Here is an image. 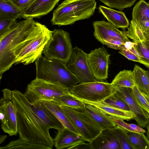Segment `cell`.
Wrapping results in <instances>:
<instances>
[{
    "instance_id": "484cf974",
    "label": "cell",
    "mask_w": 149,
    "mask_h": 149,
    "mask_svg": "<svg viewBox=\"0 0 149 149\" xmlns=\"http://www.w3.org/2000/svg\"><path fill=\"white\" fill-rule=\"evenodd\" d=\"M124 32L128 38L136 43L147 39L143 29L133 19L131 20L129 27L127 28V31L124 30Z\"/></svg>"
},
{
    "instance_id": "b9f144b4",
    "label": "cell",
    "mask_w": 149,
    "mask_h": 149,
    "mask_svg": "<svg viewBox=\"0 0 149 149\" xmlns=\"http://www.w3.org/2000/svg\"><path fill=\"white\" fill-rule=\"evenodd\" d=\"M7 135H2L0 136V143L1 144L3 143L7 138Z\"/></svg>"
},
{
    "instance_id": "74e56055",
    "label": "cell",
    "mask_w": 149,
    "mask_h": 149,
    "mask_svg": "<svg viewBox=\"0 0 149 149\" xmlns=\"http://www.w3.org/2000/svg\"><path fill=\"white\" fill-rule=\"evenodd\" d=\"M125 42L118 39H110L105 42V45L108 47L116 50H121L125 49Z\"/></svg>"
},
{
    "instance_id": "4dcf8cb0",
    "label": "cell",
    "mask_w": 149,
    "mask_h": 149,
    "mask_svg": "<svg viewBox=\"0 0 149 149\" xmlns=\"http://www.w3.org/2000/svg\"><path fill=\"white\" fill-rule=\"evenodd\" d=\"M118 52L129 60L140 63L149 68V64L146 61L134 47L130 50L124 49L119 50Z\"/></svg>"
},
{
    "instance_id": "bcb514c9",
    "label": "cell",
    "mask_w": 149,
    "mask_h": 149,
    "mask_svg": "<svg viewBox=\"0 0 149 149\" xmlns=\"http://www.w3.org/2000/svg\"><path fill=\"white\" fill-rule=\"evenodd\" d=\"M3 0V1H10V0Z\"/></svg>"
},
{
    "instance_id": "5b68a950",
    "label": "cell",
    "mask_w": 149,
    "mask_h": 149,
    "mask_svg": "<svg viewBox=\"0 0 149 149\" xmlns=\"http://www.w3.org/2000/svg\"><path fill=\"white\" fill-rule=\"evenodd\" d=\"M69 89L58 83H52L36 78L29 84L24 94L31 104L41 100L52 101L70 95Z\"/></svg>"
},
{
    "instance_id": "60d3db41",
    "label": "cell",
    "mask_w": 149,
    "mask_h": 149,
    "mask_svg": "<svg viewBox=\"0 0 149 149\" xmlns=\"http://www.w3.org/2000/svg\"><path fill=\"white\" fill-rule=\"evenodd\" d=\"M136 44V43L133 42H132L130 41H126L124 44L125 49L128 50H130L134 47Z\"/></svg>"
},
{
    "instance_id": "6da1fadb",
    "label": "cell",
    "mask_w": 149,
    "mask_h": 149,
    "mask_svg": "<svg viewBox=\"0 0 149 149\" xmlns=\"http://www.w3.org/2000/svg\"><path fill=\"white\" fill-rule=\"evenodd\" d=\"M12 94L19 138L52 149L54 141L49 130H60L62 123L40 101L31 104L24 94L16 90L12 91Z\"/></svg>"
},
{
    "instance_id": "4fadbf2b",
    "label": "cell",
    "mask_w": 149,
    "mask_h": 149,
    "mask_svg": "<svg viewBox=\"0 0 149 149\" xmlns=\"http://www.w3.org/2000/svg\"><path fill=\"white\" fill-rule=\"evenodd\" d=\"M115 94L124 100L128 106L130 111L134 115L133 119L141 127H146L149 118L143 108L139 104L133 91V88L120 87L115 88Z\"/></svg>"
},
{
    "instance_id": "cb8c5ba5",
    "label": "cell",
    "mask_w": 149,
    "mask_h": 149,
    "mask_svg": "<svg viewBox=\"0 0 149 149\" xmlns=\"http://www.w3.org/2000/svg\"><path fill=\"white\" fill-rule=\"evenodd\" d=\"M132 19L139 25L149 20V4L144 0H140L136 4L133 9Z\"/></svg>"
},
{
    "instance_id": "8fae6325",
    "label": "cell",
    "mask_w": 149,
    "mask_h": 149,
    "mask_svg": "<svg viewBox=\"0 0 149 149\" xmlns=\"http://www.w3.org/2000/svg\"><path fill=\"white\" fill-rule=\"evenodd\" d=\"M66 66L68 69L79 79L81 83L97 81L94 77L90 69L87 54L77 47L73 48L70 58Z\"/></svg>"
},
{
    "instance_id": "7bdbcfd3",
    "label": "cell",
    "mask_w": 149,
    "mask_h": 149,
    "mask_svg": "<svg viewBox=\"0 0 149 149\" xmlns=\"http://www.w3.org/2000/svg\"><path fill=\"white\" fill-rule=\"evenodd\" d=\"M143 29L146 38L149 40V30Z\"/></svg>"
},
{
    "instance_id": "603a6c76",
    "label": "cell",
    "mask_w": 149,
    "mask_h": 149,
    "mask_svg": "<svg viewBox=\"0 0 149 149\" xmlns=\"http://www.w3.org/2000/svg\"><path fill=\"white\" fill-rule=\"evenodd\" d=\"M111 84L115 89L122 87L133 88L136 85L132 71L125 70L118 73Z\"/></svg>"
},
{
    "instance_id": "d4e9b609",
    "label": "cell",
    "mask_w": 149,
    "mask_h": 149,
    "mask_svg": "<svg viewBox=\"0 0 149 149\" xmlns=\"http://www.w3.org/2000/svg\"><path fill=\"white\" fill-rule=\"evenodd\" d=\"M22 16L20 9L11 1L0 0V20Z\"/></svg>"
},
{
    "instance_id": "7a4b0ae2",
    "label": "cell",
    "mask_w": 149,
    "mask_h": 149,
    "mask_svg": "<svg viewBox=\"0 0 149 149\" xmlns=\"http://www.w3.org/2000/svg\"><path fill=\"white\" fill-rule=\"evenodd\" d=\"M43 24L32 17L16 22L0 35V79L15 64L16 56L24 45L36 37Z\"/></svg>"
},
{
    "instance_id": "1f68e13d",
    "label": "cell",
    "mask_w": 149,
    "mask_h": 149,
    "mask_svg": "<svg viewBox=\"0 0 149 149\" xmlns=\"http://www.w3.org/2000/svg\"><path fill=\"white\" fill-rule=\"evenodd\" d=\"M110 8H115L122 11L131 7L136 0H98Z\"/></svg>"
},
{
    "instance_id": "d590c367",
    "label": "cell",
    "mask_w": 149,
    "mask_h": 149,
    "mask_svg": "<svg viewBox=\"0 0 149 149\" xmlns=\"http://www.w3.org/2000/svg\"><path fill=\"white\" fill-rule=\"evenodd\" d=\"M134 47L146 61L149 64V40L137 43Z\"/></svg>"
},
{
    "instance_id": "d6986e66",
    "label": "cell",
    "mask_w": 149,
    "mask_h": 149,
    "mask_svg": "<svg viewBox=\"0 0 149 149\" xmlns=\"http://www.w3.org/2000/svg\"><path fill=\"white\" fill-rule=\"evenodd\" d=\"M86 104L97 107L104 113L110 117L116 119L129 120L133 119L134 115L131 111L123 110L111 107L102 101L92 102L80 100Z\"/></svg>"
},
{
    "instance_id": "3957f363",
    "label": "cell",
    "mask_w": 149,
    "mask_h": 149,
    "mask_svg": "<svg viewBox=\"0 0 149 149\" xmlns=\"http://www.w3.org/2000/svg\"><path fill=\"white\" fill-rule=\"evenodd\" d=\"M36 78L52 83H58L69 89L81 83L67 68L66 63L58 60L49 59L40 55L35 61Z\"/></svg>"
},
{
    "instance_id": "277c9868",
    "label": "cell",
    "mask_w": 149,
    "mask_h": 149,
    "mask_svg": "<svg viewBox=\"0 0 149 149\" xmlns=\"http://www.w3.org/2000/svg\"><path fill=\"white\" fill-rule=\"evenodd\" d=\"M96 4L95 0H65L53 12L51 23L65 26L88 19L93 15Z\"/></svg>"
},
{
    "instance_id": "8d00e7d4",
    "label": "cell",
    "mask_w": 149,
    "mask_h": 149,
    "mask_svg": "<svg viewBox=\"0 0 149 149\" xmlns=\"http://www.w3.org/2000/svg\"><path fill=\"white\" fill-rule=\"evenodd\" d=\"M22 18L21 16H17L13 17L0 20V35L9 29L17 22L18 18Z\"/></svg>"
},
{
    "instance_id": "5bb4252c",
    "label": "cell",
    "mask_w": 149,
    "mask_h": 149,
    "mask_svg": "<svg viewBox=\"0 0 149 149\" xmlns=\"http://www.w3.org/2000/svg\"><path fill=\"white\" fill-rule=\"evenodd\" d=\"M94 30V36L103 45L110 39H116L124 42L130 41L126 35L124 30L121 31L111 23L104 21H96L93 22Z\"/></svg>"
},
{
    "instance_id": "ee69618b",
    "label": "cell",
    "mask_w": 149,
    "mask_h": 149,
    "mask_svg": "<svg viewBox=\"0 0 149 149\" xmlns=\"http://www.w3.org/2000/svg\"><path fill=\"white\" fill-rule=\"evenodd\" d=\"M147 130V137L149 140V121L146 125V127Z\"/></svg>"
},
{
    "instance_id": "ffe728a7",
    "label": "cell",
    "mask_w": 149,
    "mask_h": 149,
    "mask_svg": "<svg viewBox=\"0 0 149 149\" xmlns=\"http://www.w3.org/2000/svg\"><path fill=\"white\" fill-rule=\"evenodd\" d=\"M84 110L100 127L102 130L111 129L117 125L109 116L95 106L85 103Z\"/></svg>"
},
{
    "instance_id": "2e32d148",
    "label": "cell",
    "mask_w": 149,
    "mask_h": 149,
    "mask_svg": "<svg viewBox=\"0 0 149 149\" xmlns=\"http://www.w3.org/2000/svg\"><path fill=\"white\" fill-rule=\"evenodd\" d=\"M60 0H36L22 12V18H40L48 14Z\"/></svg>"
},
{
    "instance_id": "f35d334b",
    "label": "cell",
    "mask_w": 149,
    "mask_h": 149,
    "mask_svg": "<svg viewBox=\"0 0 149 149\" xmlns=\"http://www.w3.org/2000/svg\"><path fill=\"white\" fill-rule=\"evenodd\" d=\"M36 0H10L22 12Z\"/></svg>"
},
{
    "instance_id": "4316f807",
    "label": "cell",
    "mask_w": 149,
    "mask_h": 149,
    "mask_svg": "<svg viewBox=\"0 0 149 149\" xmlns=\"http://www.w3.org/2000/svg\"><path fill=\"white\" fill-rule=\"evenodd\" d=\"M0 149H51L47 146L34 144L20 138L12 141L6 146L1 147Z\"/></svg>"
},
{
    "instance_id": "9a60e30c",
    "label": "cell",
    "mask_w": 149,
    "mask_h": 149,
    "mask_svg": "<svg viewBox=\"0 0 149 149\" xmlns=\"http://www.w3.org/2000/svg\"><path fill=\"white\" fill-rule=\"evenodd\" d=\"M58 131L53 139L55 147L57 149H70L74 146L85 142L81 135L64 126L61 130Z\"/></svg>"
},
{
    "instance_id": "ac0fdd59",
    "label": "cell",
    "mask_w": 149,
    "mask_h": 149,
    "mask_svg": "<svg viewBox=\"0 0 149 149\" xmlns=\"http://www.w3.org/2000/svg\"><path fill=\"white\" fill-rule=\"evenodd\" d=\"M98 9L99 12L106 18L108 22L118 28L124 30L129 27V21L124 12L101 5L99 6Z\"/></svg>"
},
{
    "instance_id": "8992f818",
    "label": "cell",
    "mask_w": 149,
    "mask_h": 149,
    "mask_svg": "<svg viewBox=\"0 0 149 149\" xmlns=\"http://www.w3.org/2000/svg\"><path fill=\"white\" fill-rule=\"evenodd\" d=\"M60 106L85 141L91 142L102 132L100 127L84 109L81 110Z\"/></svg>"
},
{
    "instance_id": "f6af8a7d",
    "label": "cell",
    "mask_w": 149,
    "mask_h": 149,
    "mask_svg": "<svg viewBox=\"0 0 149 149\" xmlns=\"http://www.w3.org/2000/svg\"><path fill=\"white\" fill-rule=\"evenodd\" d=\"M142 93L147 101L149 103V97L145 93Z\"/></svg>"
},
{
    "instance_id": "ab89813d",
    "label": "cell",
    "mask_w": 149,
    "mask_h": 149,
    "mask_svg": "<svg viewBox=\"0 0 149 149\" xmlns=\"http://www.w3.org/2000/svg\"><path fill=\"white\" fill-rule=\"evenodd\" d=\"M71 149H91L90 143H86L85 142L81 143L71 148Z\"/></svg>"
},
{
    "instance_id": "52a82bcc",
    "label": "cell",
    "mask_w": 149,
    "mask_h": 149,
    "mask_svg": "<svg viewBox=\"0 0 149 149\" xmlns=\"http://www.w3.org/2000/svg\"><path fill=\"white\" fill-rule=\"evenodd\" d=\"M70 35L62 29H54L52 35L42 52L49 59L60 60L66 63L69 61L72 52Z\"/></svg>"
},
{
    "instance_id": "e575fe53",
    "label": "cell",
    "mask_w": 149,
    "mask_h": 149,
    "mask_svg": "<svg viewBox=\"0 0 149 149\" xmlns=\"http://www.w3.org/2000/svg\"><path fill=\"white\" fill-rule=\"evenodd\" d=\"M133 90L139 104L145 111L149 118V103L136 86L134 87Z\"/></svg>"
},
{
    "instance_id": "d6a6232c",
    "label": "cell",
    "mask_w": 149,
    "mask_h": 149,
    "mask_svg": "<svg viewBox=\"0 0 149 149\" xmlns=\"http://www.w3.org/2000/svg\"><path fill=\"white\" fill-rule=\"evenodd\" d=\"M102 101L104 103L116 108L130 111V108L126 103L116 96L114 93Z\"/></svg>"
},
{
    "instance_id": "30bf717a",
    "label": "cell",
    "mask_w": 149,
    "mask_h": 149,
    "mask_svg": "<svg viewBox=\"0 0 149 149\" xmlns=\"http://www.w3.org/2000/svg\"><path fill=\"white\" fill-rule=\"evenodd\" d=\"M2 92L3 96L0 100L1 128L10 136L16 135L18 133L17 119L12 101V91L4 88Z\"/></svg>"
},
{
    "instance_id": "83f0119b",
    "label": "cell",
    "mask_w": 149,
    "mask_h": 149,
    "mask_svg": "<svg viewBox=\"0 0 149 149\" xmlns=\"http://www.w3.org/2000/svg\"><path fill=\"white\" fill-rule=\"evenodd\" d=\"M126 130L130 140L135 149H149V140L144 133Z\"/></svg>"
},
{
    "instance_id": "44dd1931",
    "label": "cell",
    "mask_w": 149,
    "mask_h": 149,
    "mask_svg": "<svg viewBox=\"0 0 149 149\" xmlns=\"http://www.w3.org/2000/svg\"><path fill=\"white\" fill-rule=\"evenodd\" d=\"M39 101L54 114L63 126L80 135L68 118L60 105L51 101L41 100Z\"/></svg>"
},
{
    "instance_id": "ba28073f",
    "label": "cell",
    "mask_w": 149,
    "mask_h": 149,
    "mask_svg": "<svg viewBox=\"0 0 149 149\" xmlns=\"http://www.w3.org/2000/svg\"><path fill=\"white\" fill-rule=\"evenodd\" d=\"M70 94L77 99L100 102L116 91L111 83L102 81L79 83L69 89Z\"/></svg>"
},
{
    "instance_id": "7402d4cb",
    "label": "cell",
    "mask_w": 149,
    "mask_h": 149,
    "mask_svg": "<svg viewBox=\"0 0 149 149\" xmlns=\"http://www.w3.org/2000/svg\"><path fill=\"white\" fill-rule=\"evenodd\" d=\"M132 71L136 86L141 92L149 97V72L136 65Z\"/></svg>"
},
{
    "instance_id": "f546056e",
    "label": "cell",
    "mask_w": 149,
    "mask_h": 149,
    "mask_svg": "<svg viewBox=\"0 0 149 149\" xmlns=\"http://www.w3.org/2000/svg\"><path fill=\"white\" fill-rule=\"evenodd\" d=\"M111 130L120 144L121 149H135L130 140L126 130L118 125Z\"/></svg>"
},
{
    "instance_id": "f1b7e54d",
    "label": "cell",
    "mask_w": 149,
    "mask_h": 149,
    "mask_svg": "<svg viewBox=\"0 0 149 149\" xmlns=\"http://www.w3.org/2000/svg\"><path fill=\"white\" fill-rule=\"evenodd\" d=\"M51 101L59 105L81 110L84 109L86 104L82 101L76 99L70 94L57 97Z\"/></svg>"
},
{
    "instance_id": "836d02e7",
    "label": "cell",
    "mask_w": 149,
    "mask_h": 149,
    "mask_svg": "<svg viewBox=\"0 0 149 149\" xmlns=\"http://www.w3.org/2000/svg\"><path fill=\"white\" fill-rule=\"evenodd\" d=\"M111 118L117 125L129 131L139 133H144L146 132L145 130L139 125L134 124L127 123L122 119Z\"/></svg>"
},
{
    "instance_id": "e0dca14e",
    "label": "cell",
    "mask_w": 149,
    "mask_h": 149,
    "mask_svg": "<svg viewBox=\"0 0 149 149\" xmlns=\"http://www.w3.org/2000/svg\"><path fill=\"white\" fill-rule=\"evenodd\" d=\"M90 143L91 149H121L111 129L102 130Z\"/></svg>"
},
{
    "instance_id": "9c48e42d",
    "label": "cell",
    "mask_w": 149,
    "mask_h": 149,
    "mask_svg": "<svg viewBox=\"0 0 149 149\" xmlns=\"http://www.w3.org/2000/svg\"><path fill=\"white\" fill-rule=\"evenodd\" d=\"M52 35V31L43 25L38 34L25 45L16 57L15 65H27L33 63L42 54L46 44Z\"/></svg>"
},
{
    "instance_id": "7dc6e473",
    "label": "cell",
    "mask_w": 149,
    "mask_h": 149,
    "mask_svg": "<svg viewBox=\"0 0 149 149\" xmlns=\"http://www.w3.org/2000/svg\"><path fill=\"white\" fill-rule=\"evenodd\" d=\"M148 4H149V2H148Z\"/></svg>"
},
{
    "instance_id": "7c38bea8",
    "label": "cell",
    "mask_w": 149,
    "mask_h": 149,
    "mask_svg": "<svg viewBox=\"0 0 149 149\" xmlns=\"http://www.w3.org/2000/svg\"><path fill=\"white\" fill-rule=\"evenodd\" d=\"M110 56L104 46L92 50L87 54L90 69L97 81H102L108 78Z\"/></svg>"
}]
</instances>
